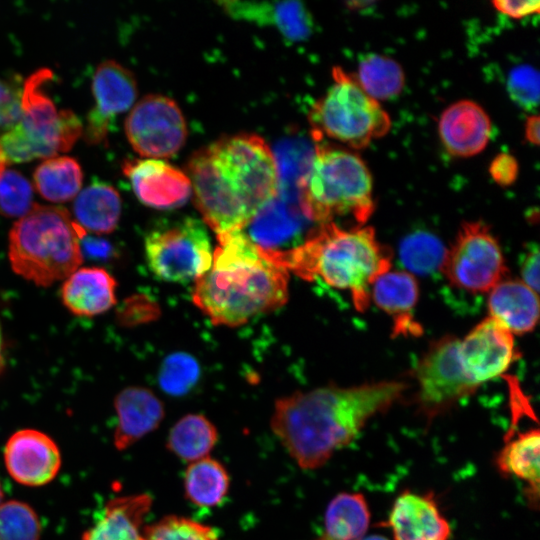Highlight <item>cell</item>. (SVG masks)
Returning <instances> with one entry per match:
<instances>
[{"label": "cell", "mask_w": 540, "mask_h": 540, "mask_svg": "<svg viewBox=\"0 0 540 540\" xmlns=\"http://www.w3.org/2000/svg\"><path fill=\"white\" fill-rule=\"evenodd\" d=\"M354 76L361 88L378 102L399 95L405 83L400 64L391 57L375 53L360 60Z\"/></svg>", "instance_id": "32"}, {"label": "cell", "mask_w": 540, "mask_h": 540, "mask_svg": "<svg viewBox=\"0 0 540 540\" xmlns=\"http://www.w3.org/2000/svg\"><path fill=\"white\" fill-rule=\"evenodd\" d=\"M53 73L41 68L25 81L21 118L0 136V151L6 161L22 163L53 157L68 151L83 132L79 118L68 109L57 111L46 93Z\"/></svg>", "instance_id": "7"}, {"label": "cell", "mask_w": 540, "mask_h": 540, "mask_svg": "<svg viewBox=\"0 0 540 540\" xmlns=\"http://www.w3.org/2000/svg\"><path fill=\"white\" fill-rule=\"evenodd\" d=\"M459 354L467 378L477 388L502 375L517 358L513 334L492 317L460 339Z\"/></svg>", "instance_id": "14"}, {"label": "cell", "mask_w": 540, "mask_h": 540, "mask_svg": "<svg viewBox=\"0 0 540 540\" xmlns=\"http://www.w3.org/2000/svg\"><path fill=\"white\" fill-rule=\"evenodd\" d=\"M200 376L198 362L190 354L176 352L163 361L159 371V384L168 394L180 396L192 389Z\"/></svg>", "instance_id": "36"}, {"label": "cell", "mask_w": 540, "mask_h": 540, "mask_svg": "<svg viewBox=\"0 0 540 540\" xmlns=\"http://www.w3.org/2000/svg\"><path fill=\"white\" fill-rule=\"evenodd\" d=\"M491 178L500 186L512 185L518 176L519 165L516 158L506 152L497 154L489 165Z\"/></svg>", "instance_id": "40"}, {"label": "cell", "mask_w": 540, "mask_h": 540, "mask_svg": "<svg viewBox=\"0 0 540 540\" xmlns=\"http://www.w3.org/2000/svg\"><path fill=\"white\" fill-rule=\"evenodd\" d=\"M219 4L229 16L259 25L272 26L290 41L305 40L312 32L311 15L298 1H221Z\"/></svg>", "instance_id": "21"}, {"label": "cell", "mask_w": 540, "mask_h": 540, "mask_svg": "<svg viewBox=\"0 0 540 540\" xmlns=\"http://www.w3.org/2000/svg\"><path fill=\"white\" fill-rule=\"evenodd\" d=\"M539 257V248L532 244L525 250L520 261L522 282L536 293L539 290Z\"/></svg>", "instance_id": "41"}, {"label": "cell", "mask_w": 540, "mask_h": 540, "mask_svg": "<svg viewBox=\"0 0 540 540\" xmlns=\"http://www.w3.org/2000/svg\"><path fill=\"white\" fill-rule=\"evenodd\" d=\"M5 165H6V161H5L3 155H2V153H1V151H0V172H1V170H2L3 168H5Z\"/></svg>", "instance_id": "46"}, {"label": "cell", "mask_w": 540, "mask_h": 540, "mask_svg": "<svg viewBox=\"0 0 540 540\" xmlns=\"http://www.w3.org/2000/svg\"><path fill=\"white\" fill-rule=\"evenodd\" d=\"M143 540H219L215 528L189 517L167 515L145 526Z\"/></svg>", "instance_id": "35"}, {"label": "cell", "mask_w": 540, "mask_h": 540, "mask_svg": "<svg viewBox=\"0 0 540 540\" xmlns=\"http://www.w3.org/2000/svg\"><path fill=\"white\" fill-rule=\"evenodd\" d=\"M440 270L452 286L470 293L490 292L507 275L501 247L481 221L460 226Z\"/></svg>", "instance_id": "10"}, {"label": "cell", "mask_w": 540, "mask_h": 540, "mask_svg": "<svg viewBox=\"0 0 540 540\" xmlns=\"http://www.w3.org/2000/svg\"><path fill=\"white\" fill-rule=\"evenodd\" d=\"M280 266L304 280L321 278L351 293L355 308L370 304L374 280L390 270L391 254L370 226L344 229L334 222L318 224L302 245L285 255Z\"/></svg>", "instance_id": "4"}, {"label": "cell", "mask_w": 540, "mask_h": 540, "mask_svg": "<svg viewBox=\"0 0 540 540\" xmlns=\"http://www.w3.org/2000/svg\"><path fill=\"white\" fill-rule=\"evenodd\" d=\"M152 505L148 493L112 498L82 540H143L144 521Z\"/></svg>", "instance_id": "23"}, {"label": "cell", "mask_w": 540, "mask_h": 540, "mask_svg": "<svg viewBox=\"0 0 540 540\" xmlns=\"http://www.w3.org/2000/svg\"><path fill=\"white\" fill-rule=\"evenodd\" d=\"M460 339L444 336L432 343L420 359L415 377L416 403L420 413L432 420L478 389L466 376L459 354Z\"/></svg>", "instance_id": "11"}, {"label": "cell", "mask_w": 540, "mask_h": 540, "mask_svg": "<svg viewBox=\"0 0 540 540\" xmlns=\"http://www.w3.org/2000/svg\"><path fill=\"white\" fill-rule=\"evenodd\" d=\"M507 90L511 99L521 108L532 111L539 102V73L528 65L514 67L507 78Z\"/></svg>", "instance_id": "38"}, {"label": "cell", "mask_w": 540, "mask_h": 540, "mask_svg": "<svg viewBox=\"0 0 540 540\" xmlns=\"http://www.w3.org/2000/svg\"><path fill=\"white\" fill-rule=\"evenodd\" d=\"M540 120L538 115H530L525 122V138L533 144H539Z\"/></svg>", "instance_id": "43"}, {"label": "cell", "mask_w": 540, "mask_h": 540, "mask_svg": "<svg viewBox=\"0 0 540 540\" xmlns=\"http://www.w3.org/2000/svg\"><path fill=\"white\" fill-rule=\"evenodd\" d=\"M370 523V510L361 493L342 492L329 502L324 525L316 540H362Z\"/></svg>", "instance_id": "28"}, {"label": "cell", "mask_w": 540, "mask_h": 540, "mask_svg": "<svg viewBox=\"0 0 540 540\" xmlns=\"http://www.w3.org/2000/svg\"><path fill=\"white\" fill-rule=\"evenodd\" d=\"M95 106L87 116L84 139L89 144L105 142L116 115L128 110L137 97L133 73L114 60L98 65L93 75Z\"/></svg>", "instance_id": "15"}, {"label": "cell", "mask_w": 540, "mask_h": 540, "mask_svg": "<svg viewBox=\"0 0 540 540\" xmlns=\"http://www.w3.org/2000/svg\"><path fill=\"white\" fill-rule=\"evenodd\" d=\"M117 424L113 443L125 450L156 430L165 417L162 401L148 388L130 386L119 392L114 401Z\"/></svg>", "instance_id": "20"}, {"label": "cell", "mask_w": 540, "mask_h": 540, "mask_svg": "<svg viewBox=\"0 0 540 540\" xmlns=\"http://www.w3.org/2000/svg\"><path fill=\"white\" fill-rule=\"evenodd\" d=\"M82 180L79 163L68 156L47 159L34 172L36 189L43 198L52 202L71 200L79 192Z\"/></svg>", "instance_id": "31"}, {"label": "cell", "mask_w": 540, "mask_h": 540, "mask_svg": "<svg viewBox=\"0 0 540 540\" xmlns=\"http://www.w3.org/2000/svg\"><path fill=\"white\" fill-rule=\"evenodd\" d=\"M332 76L333 84L309 112L316 139L325 136L349 148L361 149L386 135L391 119L380 103L341 67H334Z\"/></svg>", "instance_id": "8"}, {"label": "cell", "mask_w": 540, "mask_h": 540, "mask_svg": "<svg viewBox=\"0 0 540 540\" xmlns=\"http://www.w3.org/2000/svg\"><path fill=\"white\" fill-rule=\"evenodd\" d=\"M186 174L195 205L216 234L243 228L279 185L275 154L263 138L246 133L195 152Z\"/></svg>", "instance_id": "2"}, {"label": "cell", "mask_w": 540, "mask_h": 540, "mask_svg": "<svg viewBox=\"0 0 540 540\" xmlns=\"http://www.w3.org/2000/svg\"><path fill=\"white\" fill-rule=\"evenodd\" d=\"M123 172L138 199L152 208L180 207L192 193L187 174L162 160H127Z\"/></svg>", "instance_id": "17"}, {"label": "cell", "mask_w": 540, "mask_h": 540, "mask_svg": "<svg viewBox=\"0 0 540 540\" xmlns=\"http://www.w3.org/2000/svg\"><path fill=\"white\" fill-rule=\"evenodd\" d=\"M145 255L156 277L186 283L210 269L213 252L205 224L188 217L151 231L145 239Z\"/></svg>", "instance_id": "9"}, {"label": "cell", "mask_w": 540, "mask_h": 540, "mask_svg": "<svg viewBox=\"0 0 540 540\" xmlns=\"http://www.w3.org/2000/svg\"><path fill=\"white\" fill-rule=\"evenodd\" d=\"M488 309L489 317L513 335H522L538 322V294L520 280L504 279L490 291Z\"/></svg>", "instance_id": "25"}, {"label": "cell", "mask_w": 540, "mask_h": 540, "mask_svg": "<svg viewBox=\"0 0 540 540\" xmlns=\"http://www.w3.org/2000/svg\"><path fill=\"white\" fill-rule=\"evenodd\" d=\"M299 199L306 217L318 224L348 215L363 226L375 209L373 180L366 163L357 153L330 144L316 146L300 184Z\"/></svg>", "instance_id": "5"}, {"label": "cell", "mask_w": 540, "mask_h": 540, "mask_svg": "<svg viewBox=\"0 0 540 540\" xmlns=\"http://www.w3.org/2000/svg\"><path fill=\"white\" fill-rule=\"evenodd\" d=\"M299 196L277 191L241 228L250 241L274 264L303 244L312 231ZM281 267V266H280Z\"/></svg>", "instance_id": "13"}, {"label": "cell", "mask_w": 540, "mask_h": 540, "mask_svg": "<svg viewBox=\"0 0 540 540\" xmlns=\"http://www.w3.org/2000/svg\"><path fill=\"white\" fill-rule=\"evenodd\" d=\"M22 88L0 79V129L14 126L21 118Z\"/></svg>", "instance_id": "39"}, {"label": "cell", "mask_w": 540, "mask_h": 540, "mask_svg": "<svg viewBox=\"0 0 540 540\" xmlns=\"http://www.w3.org/2000/svg\"><path fill=\"white\" fill-rule=\"evenodd\" d=\"M230 482L225 466L208 456L186 467L183 475L184 495L195 506L213 508L226 499Z\"/></svg>", "instance_id": "29"}, {"label": "cell", "mask_w": 540, "mask_h": 540, "mask_svg": "<svg viewBox=\"0 0 540 540\" xmlns=\"http://www.w3.org/2000/svg\"><path fill=\"white\" fill-rule=\"evenodd\" d=\"M218 438L217 428L207 417L196 413L187 414L170 428L166 448L189 464L210 456Z\"/></svg>", "instance_id": "30"}, {"label": "cell", "mask_w": 540, "mask_h": 540, "mask_svg": "<svg viewBox=\"0 0 540 540\" xmlns=\"http://www.w3.org/2000/svg\"><path fill=\"white\" fill-rule=\"evenodd\" d=\"M13 270L40 286L67 278L81 264L79 234L67 210L35 204L9 235Z\"/></svg>", "instance_id": "6"}, {"label": "cell", "mask_w": 540, "mask_h": 540, "mask_svg": "<svg viewBox=\"0 0 540 540\" xmlns=\"http://www.w3.org/2000/svg\"><path fill=\"white\" fill-rule=\"evenodd\" d=\"M116 286V280L104 268H80L63 283L62 302L75 315H99L115 305Z\"/></svg>", "instance_id": "24"}, {"label": "cell", "mask_w": 540, "mask_h": 540, "mask_svg": "<svg viewBox=\"0 0 540 540\" xmlns=\"http://www.w3.org/2000/svg\"><path fill=\"white\" fill-rule=\"evenodd\" d=\"M41 522L27 503L9 500L0 504V540H40Z\"/></svg>", "instance_id": "34"}, {"label": "cell", "mask_w": 540, "mask_h": 540, "mask_svg": "<svg viewBox=\"0 0 540 540\" xmlns=\"http://www.w3.org/2000/svg\"><path fill=\"white\" fill-rule=\"evenodd\" d=\"M388 525L394 540H449L451 528L431 494L404 491L395 500Z\"/></svg>", "instance_id": "19"}, {"label": "cell", "mask_w": 540, "mask_h": 540, "mask_svg": "<svg viewBox=\"0 0 540 540\" xmlns=\"http://www.w3.org/2000/svg\"><path fill=\"white\" fill-rule=\"evenodd\" d=\"M210 269L195 283L192 298L214 324L238 326L284 305L288 271L269 260L236 229L217 234Z\"/></svg>", "instance_id": "3"}, {"label": "cell", "mask_w": 540, "mask_h": 540, "mask_svg": "<svg viewBox=\"0 0 540 540\" xmlns=\"http://www.w3.org/2000/svg\"><path fill=\"white\" fill-rule=\"evenodd\" d=\"M539 450V429L531 428L518 433L513 439L505 440V445L495 458L500 473L515 476L527 483V499L530 504L536 506L539 500Z\"/></svg>", "instance_id": "26"}, {"label": "cell", "mask_w": 540, "mask_h": 540, "mask_svg": "<svg viewBox=\"0 0 540 540\" xmlns=\"http://www.w3.org/2000/svg\"><path fill=\"white\" fill-rule=\"evenodd\" d=\"M362 540H388V539L381 535H372V536L363 538Z\"/></svg>", "instance_id": "45"}, {"label": "cell", "mask_w": 540, "mask_h": 540, "mask_svg": "<svg viewBox=\"0 0 540 540\" xmlns=\"http://www.w3.org/2000/svg\"><path fill=\"white\" fill-rule=\"evenodd\" d=\"M4 463L17 483L39 487L50 483L61 468V453L56 442L35 429L13 433L4 447Z\"/></svg>", "instance_id": "16"}, {"label": "cell", "mask_w": 540, "mask_h": 540, "mask_svg": "<svg viewBox=\"0 0 540 540\" xmlns=\"http://www.w3.org/2000/svg\"><path fill=\"white\" fill-rule=\"evenodd\" d=\"M445 253L441 241L423 231L408 235L399 247V256L404 266L410 272L422 275L440 269Z\"/></svg>", "instance_id": "33"}, {"label": "cell", "mask_w": 540, "mask_h": 540, "mask_svg": "<svg viewBox=\"0 0 540 540\" xmlns=\"http://www.w3.org/2000/svg\"><path fill=\"white\" fill-rule=\"evenodd\" d=\"M121 207L120 195L113 186L95 182L79 193L73 211L76 223L85 231L104 234L117 227Z\"/></svg>", "instance_id": "27"}, {"label": "cell", "mask_w": 540, "mask_h": 540, "mask_svg": "<svg viewBox=\"0 0 540 540\" xmlns=\"http://www.w3.org/2000/svg\"><path fill=\"white\" fill-rule=\"evenodd\" d=\"M406 388L404 382L380 381L295 392L275 401L270 428L301 469L315 470L350 444L372 417L388 410Z\"/></svg>", "instance_id": "1"}, {"label": "cell", "mask_w": 540, "mask_h": 540, "mask_svg": "<svg viewBox=\"0 0 540 540\" xmlns=\"http://www.w3.org/2000/svg\"><path fill=\"white\" fill-rule=\"evenodd\" d=\"M125 133L135 151L146 157H170L185 144L187 126L182 111L171 98L159 94L143 97L125 120Z\"/></svg>", "instance_id": "12"}, {"label": "cell", "mask_w": 540, "mask_h": 540, "mask_svg": "<svg viewBox=\"0 0 540 540\" xmlns=\"http://www.w3.org/2000/svg\"><path fill=\"white\" fill-rule=\"evenodd\" d=\"M4 368V356H3V337H2V331L0 327V372Z\"/></svg>", "instance_id": "44"}, {"label": "cell", "mask_w": 540, "mask_h": 540, "mask_svg": "<svg viewBox=\"0 0 540 540\" xmlns=\"http://www.w3.org/2000/svg\"><path fill=\"white\" fill-rule=\"evenodd\" d=\"M370 297L382 311L393 318L394 335L421 333L420 325L412 316L419 298V286L415 276L407 271H387L371 285Z\"/></svg>", "instance_id": "22"}, {"label": "cell", "mask_w": 540, "mask_h": 540, "mask_svg": "<svg viewBox=\"0 0 540 540\" xmlns=\"http://www.w3.org/2000/svg\"><path fill=\"white\" fill-rule=\"evenodd\" d=\"M492 4L500 13L515 19L537 14L540 8L539 1L497 0L493 1Z\"/></svg>", "instance_id": "42"}, {"label": "cell", "mask_w": 540, "mask_h": 540, "mask_svg": "<svg viewBox=\"0 0 540 540\" xmlns=\"http://www.w3.org/2000/svg\"><path fill=\"white\" fill-rule=\"evenodd\" d=\"M492 132L486 111L472 100L450 104L441 114L438 133L448 153L457 157H471L487 146Z\"/></svg>", "instance_id": "18"}, {"label": "cell", "mask_w": 540, "mask_h": 540, "mask_svg": "<svg viewBox=\"0 0 540 540\" xmlns=\"http://www.w3.org/2000/svg\"><path fill=\"white\" fill-rule=\"evenodd\" d=\"M3 497H4V492H3L2 484H1V482H0V504L2 503Z\"/></svg>", "instance_id": "47"}, {"label": "cell", "mask_w": 540, "mask_h": 540, "mask_svg": "<svg viewBox=\"0 0 540 540\" xmlns=\"http://www.w3.org/2000/svg\"><path fill=\"white\" fill-rule=\"evenodd\" d=\"M30 182L17 170L0 172V213L7 217H23L35 205Z\"/></svg>", "instance_id": "37"}]
</instances>
